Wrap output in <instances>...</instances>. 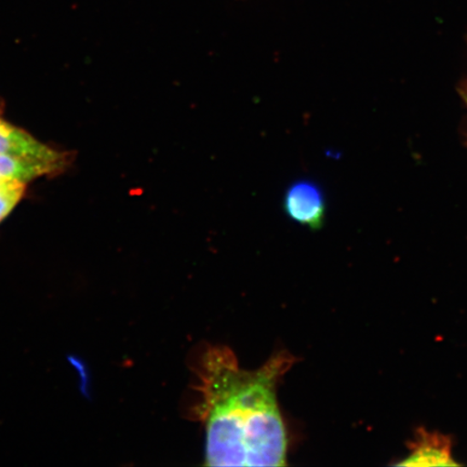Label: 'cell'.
I'll return each instance as SVG.
<instances>
[{
	"label": "cell",
	"mask_w": 467,
	"mask_h": 467,
	"mask_svg": "<svg viewBox=\"0 0 467 467\" xmlns=\"http://www.w3.org/2000/svg\"><path fill=\"white\" fill-rule=\"evenodd\" d=\"M296 361L287 350L259 369H241L226 347H208L195 366L194 416L206 433V466L287 465L288 433L277 387Z\"/></svg>",
	"instance_id": "6da1fadb"
},
{
	"label": "cell",
	"mask_w": 467,
	"mask_h": 467,
	"mask_svg": "<svg viewBox=\"0 0 467 467\" xmlns=\"http://www.w3.org/2000/svg\"><path fill=\"white\" fill-rule=\"evenodd\" d=\"M283 207L285 213L296 223L319 230L326 217V200L320 186L314 181H295L285 190Z\"/></svg>",
	"instance_id": "7a4b0ae2"
},
{
	"label": "cell",
	"mask_w": 467,
	"mask_h": 467,
	"mask_svg": "<svg viewBox=\"0 0 467 467\" xmlns=\"http://www.w3.org/2000/svg\"><path fill=\"white\" fill-rule=\"evenodd\" d=\"M409 453L399 466H458L452 455V438L419 428L407 443Z\"/></svg>",
	"instance_id": "3957f363"
},
{
	"label": "cell",
	"mask_w": 467,
	"mask_h": 467,
	"mask_svg": "<svg viewBox=\"0 0 467 467\" xmlns=\"http://www.w3.org/2000/svg\"><path fill=\"white\" fill-rule=\"evenodd\" d=\"M0 155L51 163L63 169L66 156L40 143L25 130L0 119Z\"/></svg>",
	"instance_id": "277c9868"
},
{
	"label": "cell",
	"mask_w": 467,
	"mask_h": 467,
	"mask_svg": "<svg viewBox=\"0 0 467 467\" xmlns=\"http://www.w3.org/2000/svg\"><path fill=\"white\" fill-rule=\"evenodd\" d=\"M62 169L51 163L20 159V157L0 155V177L29 182L45 174L61 171Z\"/></svg>",
	"instance_id": "5b68a950"
},
{
	"label": "cell",
	"mask_w": 467,
	"mask_h": 467,
	"mask_svg": "<svg viewBox=\"0 0 467 467\" xmlns=\"http://www.w3.org/2000/svg\"><path fill=\"white\" fill-rule=\"evenodd\" d=\"M26 183L0 177V223L13 213L25 195Z\"/></svg>",
	"instance_id": "8992f818"
}]
</instances>
